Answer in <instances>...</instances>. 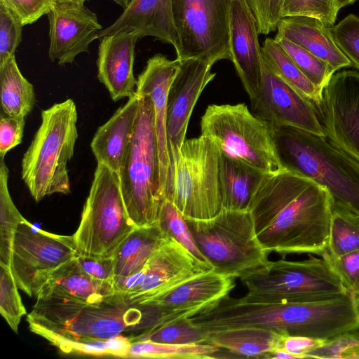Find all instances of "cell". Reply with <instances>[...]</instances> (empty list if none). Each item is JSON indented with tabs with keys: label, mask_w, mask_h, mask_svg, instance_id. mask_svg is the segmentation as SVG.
I'll return each instance as SVG.
<instances>
[{
	"label": "cell",
	"mask_w": 359,
	"mask_h": 359,
	"mask_svg": "<svg viewBox=\"0 0 359 359\" xmlns=\"http://www.w3.org/2000/svg\"><path fill=\"white\" fill-rule=\"evenodd\" d=\"M137 94L140 107L134 133L117 173L130 218L136 226H144L158 222L165 196L160 182L153 103L149 95Z\"/></svg>",
	"instance_id": "obj_5"
},
{
	"label": "cell",
	"mask_w": 359,
	"mask_h": 359,
	"mask_svg": "<svg viewBox=\"0 0 359 359\" xmlns=\"http://www.w3.org/2000/svg\"><path fill=\"white\" fill-rule=\"evenodd\" d=\"M168 237L158 223L136 226L112 257L115 278L128 277L140 271Z\"/></svg>",
	"instance_id": "obj_27"
},
{
	"label": "cell",
	"mask_w": 359,
	"mask_h": 359,
	"mask_svg": "<svg viewBox=\"0 0 359 359\" xmlns=\"http://www.w3.org/2000/svg\"><path fill=\"white\" fill-rule=\"evenodd\" d=\"M201 132L227 156L267 174L284 170L269 124L250 112L245 104L208 106L201 117Z\"/></svg>",
	"instance_id": "obj_9"
},
{
	"label": "cell",
	"mask_w": 359,
	"mask_h": 359,
	"mask_svg": "<svg viewBox=\"0 0 359 359\" xmlns=\"http://www.w3.org/2000/svg\"><path fill=\"white\" fill-rule=\"evenodd\" d=\"M339 8L341 9L343 7L349 6L355 3L357 0H336Z\"/></svg>",
	"instance_id": "obj_49"
},
{
	"label": "cell",
	"mask_w": 359,
	"mask_h": 359,
	"mask_svg": "<svg viewBox=\"0 0 359 359\" xmlns=\"http://www.w3.org/2000/svg\"><path fill=\"white\" fill-rule=\"evenodd\" d=\"M57 0H0V4L12 12L23 26L48 15Z\"/></svg>",
	"instance_id": "obj_45"
},
{
	"label": "cell",
	"mask_w": 359,
	"mask_h": 359,
	"mask_svg": "<svg viewBox=\"0 0 359 359\" xmlns=\"http://www.w3.org/2000/svg\"><path fill=\"white\" fill-rule=\"evenodd\" d=\"M284 336L262 328H234L208 332L207 344L236 357L264 358L266 354L280 348Z\"/></svg>",
	"instance_id": "obj_28"
},
{
	"label": "cell",
	"mask_w": 359,
	"mask_h": 359,
	"mask_svg": "<svg viewBox=\"0 0 359 359\" xmlns=\"http://www.w3.org/2000/svg\"><path fill=\"white\" fill-rule=\"evenodd\" d=\"M118 293L114 283L90 277L81 269L74 257L47 279L35 297L100 303Z\"/></svg>",
	"instance_id": "obj_23"
},
{
	"label": "cell",
	"mask_w": 359,
	"mask_h": 359,
	"mask_svg": "<svg viewBox=\"0 0 359 359\" xmlns=\"http://www.w3.org/2000/svg\"><path fill=\"white\" fill-rule=\"evenodd\" d=\"M157 223L167 236L178 241L199 260L210 264L198 250L184 216L167 198L161 204Z\"/></svg>",
	"instance_id": "obj_36"
},
{
	"label": "cell",
	"mask_w": 359,
	"mask_h": 359,
	"mask_svg": "<svg viewBox=\"0 0 359 359\" xmlns=\"http://www.w3.org/2000/svg\"><path fill=\"white\" fill-rule=\"evenodd\" d=\"M8 169L0 162V265L11 266L13 244L19 224L25 219L15 207L8 187Z\"/></svg>",
	"instance_id": "obj_32"
},
{
	"label": "cell",
	"mask_w": 359,
	"mask_h": 359,
	"mask_svg": "<svg viewBox=\"0 0 359 359\" xmlns=\"http://www.w3.org/2000/svg\"><path fill=\"white\" fill-rule=\"evenodd\" d=\"M140 107L136 93L95 132L90 148L97 163L118 172L134 133Z\"/></svg>",
	"instance_id": "obj_25"
},
{
	"label": "cell",
	"mask_w": 359,
	"mask_h": 359,
	"mask_svg": "<svg viewBox=\"0 0 359 359\" xmlns=\"http://www.w3.org/2000/svg\"><path fill=\"white\" fill-rule=\"evenodd\" d=\"M180 65L181 60L177 58L171 60L162 54H156L148 60L137 79L136 93L149 95L153 103L160 163V182L165 198L168 194L170 180L166 132L168 96Z\"/></svg>",
	"instance_id": "obj_19"
},
{
	"label": "cell",
	"mask_w": 359,
	"mask_h": 359,
	"mask_svg": "<svg viewBox=\"0 0 359 359\" xmlns=\"http://www.w3.org/2000/svg\"><path fill=\"white\" fill-rule=\"evenodd\" d=\"M79 0H57L48 14V56L59 65L71 64L88 53L90 43L102 30L97 15Z\"/></svg>",
	"instance_id": "obj_17"
},
{
	"label": "cell",
	"mask_w": 359,
	"mask_h": 359,
	"mask_svg": "<svg viewBox=\"0 0 359 359\" xmlns=\"http://www.w3.org/2000/svg\"><path fill=\"white\" fill-rule=\"evenodd\" d=\"M231 1L172 0L177 59H199L212 65L224 59L231 61Z\"/></svg>",
	"instance_id": "obj_11"
},
{
	"label": "cell",
	"mask_w": 359,
	"mask_h": 359,
	"mask_svg": "<svg viewBox=\"0 0 359 359\" xmlns=\"http://www.w3.org/2000/svg\"><path fill=\"white\" fill-rule=\"evenodd\" d=\"M79 1H82L86 2V1H88V0H79Z\"/></svg>",
	"instance_id": "obj_51"
},
{
	"label": "cell",
	"mask_w": 359,
	"mask_h": 359,
	"mask_svg": "<svg viewBox=\"0 0 359 359\" xmlns=\"http://www.w3.org/2000/svg\"><path fill=\"white\" fill-rule=\"evenodd\" d=\"M267 173L221 153L219 179L222 208L248 210L252 196Z\"/></svg>",
	"instance_id": "obj_26"
},
{
	"label": "cell",
	"mask_w": 359,
	"mask_h": 359,
	"mask_svg": "<svg viewBox=\"0 0 359 359\" xmlns=\"http://www.w3.org/2000/svg\"><path fill=\"white\" fill-rule=\"evenodd\" d=\"M75 258L81 269L90 277L101 281L114 283L112 257H95L76 253Z\"/></svg>",
	"instance_id": "obj_47"
},
{
	"label": "cell",
	"mask_w": 359,
	"mask_h": 359,
	"mask_svg": "<svg viewBox=\"0 0 359 359\" xmlns=\"http://www.w3.org/2000/svg\"><path fill=\"white\" fill-rule=\"evenodd\" d=\"M224 351L210 344H171L149 340L131 341L128 358L211 359Z\"/></svg>",
	"instance_id": "obj_31"
},
{
	"label": "cell",
	"mask_w": 359,
	"mask_h": 359,
	"mask_svg": "<svg viewBox=\"0 0 359 359\" xmlns=\"http://www.w3.org/2000/svg\"><path fill=\"white\" fill-rule=\"evenodd\" d=\"M257 22L259 34H268L277 29L282 18L283 0H246Z\"/></svg>",
	"instance_id": "obj_44"
},
{
	"label": "cell",
	"mask_w": 359,
	"mask_h": 359,
	"mask_svg": "<svg viewBox=\"0 0 359 359\" xmlns=\"http://www.w3.org/2000/svg\"><path fill=\"white\" fill-rule=\"evenodd\" d=\"M220 158L217 145L201 135L181 147L167 198L184 218L210 219L222 209Z\"/></svg>",
	"instance_id": "obj_10"
},
{
	"label": "cell",
	"mask_w": 359,
	"mask_h": 359,
	"mask_svg": "<svg viewBox=\"0 0 359 359\" xmlns=\"http://www.w3.org/2000/svg\"><path fill=\"white\" fill-rule=\"evenodd\" d=\"M332 36L341 52L359 70V16L351 13L330 28Z\"/></svg>",
	"instance_id": "obj_41"
},
{
	"label": "cell",
	"mask_w": 359,
	"mask_h": 359,
	"mask_svg": "<svg viewBox=\"0 0 359 359\" xmlns=\"http://www.w3.org/2000/svg\"><path fill=\"white\" fill-rule=\"evenodd\" d=\"M208 332L194 325L188 318H183L159 325H151L137 336L130 337V341L149 340L171 344H207Z\"/></svg>",
	"instance_id": "obj_34"
},
{
	"label": "cell",
	"mask_w": 359,
	"mask_h": 359,
	"mask_svg": "<svg viewBox=\"0 0 359 359\" xmlns=\"http://www.w3.org/2000/svg\"><path fill=\"white\" fill-rule=\"evenodd\" d=\"M236 278L212 269L179 285L145 306L157 312L152 325L188 318L200 313L229 295L236 287Z\"/></svg>",
	"instance_id": "obj_18"
},
{
	"label": "cell",
	"mask_w": 359,
	"mask_h": 359,
	"mask_svg": "<svg viewBox=\"0 0 359 359\" xmlns=\"http://www.w3.org/2000/svg\"><path fill=\"white\" fill-rule=\"evenodd\" d=\"M135 227L123 201L118 173L97 163L79 226L72 235L76 253L112 257Z\"/></svg>",
	"instance_id": "obj_8"
},
{
	"label": "cell",
	"mask_w": 359,
	"mask_h": 359,
	"mask_svg": "<svg viewBox=\"0 0 359 359\" xmlns=\"http://www.w3.org/2000/svg\"><path fill=\"white\" fill-rule=\"evenodd\" d=\"M76 255L73 236L43 231L25 219L15 234L11 270L18 288L36 297L47 279Z\"/></svg>",
	"instance_id": "obj_13"
},
{
	"label": "cell",
	"mask_w": 359,
	"mask_h": 359,
	"mask_svg": "<svg viewBox=\"0 0 359 359\" xmlns=\"http://www.w3.org/2000/svg\"><path fill=\"white\" fill-rule=\"evenodd\" d=\"M119 32H134L140 39L153 36L171 44L177 52L180 43L172 0H130L115 21L99 32L97 39Z\"/></svg>",
	"instance_id": "obj_22"
},
{
	"label": "cell",
	"mask_w": 359,
	"mask_h": 359,
	"mask_svg": "<svg viewBox=\"0 0 359 359\" xmlns=\"http://www.w3.org/2000/svg\"><path fill=\"white\" fill-rule=\"evenodd\" d=\"M78 114L67 99L41 111V122L22 160V179L36 202L70 193L67 163L78 138Z\"/></svg>",
	"instance_id": "obj_4"
},
{
	"label": "cell",
	"mask_w": 359,
	"mask_h": 359,
	"mask_svg": "<svg viewBox=\"0 0 359 359\" xmlns=\"http://www.w3.org/2000/svg\"><path fill=\"white\" fill-rule=\"evenodd\" d=\"M184 219L198 250L216 271L241 279L269 263L248 210L222 208L210 219Z\"/></svg>",
	"instance_id": "obj_6"
},
{
	"label": "cell",
	"mask_w": 359,
	"mask_h": 359,
	"mask_svg": "<svg viewBox=\"0 0 359 359\" xmlns=\"http://www.w3.org/2000/svg\"><path fill=\"white\" fill-rule=\"evenodd\" d=\"M0 86L1 107L7 116L25 118L32 111L34 86L20 71L15 56L0 65Z\"/></svg>",
	"instance_id": "obj_29"
},
{
	"label": "cell",
	"mask_w": 359,
	"mask_h": 359,
	"mask_svg": "<svg viewBox=\"0 0 359 359\" xmlns=\"http://www.w3.org/2000/svg\"><path fill=\"white\" fill-rule=\"evenodd\" d=\"M320 257L330 264L347 290L359 297V250L340 256L324 252Z\"/></svg>",
	"instance_id": "obj_43"
},
{
	"label": "cell",
	"mask_w": 359,
	"mask_h": 359,
	"mask_svg": "<svg viewBox=\"0 0 359 359\" xmlns=\"http://www.w3.org/2000/svg\"><path fill=\"white\" fill-rule=\"evenodd\" d=\"M0 266V313L11 328L17 333L21 318L27 314V311L11 269Z\"/></svg>",
	"instance_id": "obj_38"
},
{
	"label": "cell",
	"mask_w": 359,
	"mask_h": 359,
	"mask_svg": "<svg viewBox=\"0 0 359 359\" xmlns=\"http://www.w3.org/2000/svg\"><path fill=\"white\" fill-rule=\"evenodd\" d=\"M130 344L129 337H125L121 334L109 339H95L79 342L65 343L57 348L61 352L67 354L128 358Z\"/></svg>",
	"instance_id": "obj_37"
},
{
	"label": "cell",
	"mask_w": 359,
	"mask_h": 359,
	"mask_svg": "<svg viewBox=\"0 0 359 359\" xmlns=\"http://www.w3.org/2000/svg\"><path fill=\"white\" fill-rule=\"evenodd\" d=\"M287 39L328 63L337 72L352 67L337 45L330 28L318 19L306 16L282 18L274 39Z\"/></svg>",
	"instance_id": "obj_24"
},
{
	"label": "cell",
	"mask_w": 359,
	"mask_h": 359,
	"mask_svg": "<svg viewBox=\"0 0 359 359\" xmlns=\"http://www.w3.org/2000/svg\"><path fill=\"white\" fill-rule=\"evenodd\" d=\"M25 118L1 116L0 119V157L4 158L6 154L22 142Z\"/></svg>",
	"instance_id": "obj_46"
},
{
	"label": "cell",
	"mask_w": 359,
	"mask_h": 359,
	"mask_svg": "<svg viewBox=\"0 0 359 359\" xmlns=\"http://www.w3.org/2000/svg\"><path fill=\"white\" fill-rule=\"evenodd\" d=\"M212 64L199 59L181 60L180 69L168 92L166 132L170 165V188L174 167L185 141L189 121L201 93L214 79Z\"/></svg>",
	"instance_id": "obj_16"
},
{
	"label": "cell",
	"mask_w": 359,
	"mask_h": 359,
	"mask_svg": "<svg viewBox=\"0 0 359 359\" xmlns=\"http://www.w3.org/2000/svg\"><path fill=\"white\" fill-rule=\"evenodd\" d=\"M270 127L276 154L284 170L324 187L334 203L359 215L358 161L327 137L290 126Z\"/></svg>",
	"instance_id": "obj_3"
},
{
	"label": "cell",
	"mask_w": 359,
	"mask_h": 359,
	"mask_svg": "<svg viewBox=\"0 0 359 359\" xmlns=\"http://www.w3.org/2000/svg\"><path fill=\"white\" fill-rule=\"evenodd\" d=\"M339 10L336 0H283L281 15L313 18L331 28Z\"/></svg>",
	"instance_id": "obj_39"
},
{
	"label": "cell",
	"mask_w": 359,
	"mask_h": 359,
	"mask_svg": "<svg viewBox=\"0 0 359 359\" xmlns=\"http://www.w3.org/2000/svg\"><path fill=\"white\" fill-rule=\"evenodd\" d=\"M325 341L303 336L285 335L281 341L280 348L295 355L298 358H307L310 352L320 347Z\"/></svg>",
	"instance_id": "obj_48"
},
{
	"label": "cell",
	"mask_w": 359,
	"mask_h": 359,
	"mask_svg": "<svg viewBox=\"0 0 359 359\" xmlns=\"http://www.w3.org/2000/svg\"><path fill=\"white\" fill-rule=\"evenodd\" d=\"M145 306L130 304L118 293L100 303L36 299L27 314L31 332L55 347L72 342L109 339L140 327Z\"/></svg>",
	"instance_id": "obj_2"
},
{
	"label": "cell",
	"mask_w": 359,
	"mask_h": 359,
	"mask_svg": "<svg viewBox=\"0 0 359 359\" xmlns=\"http://www.w3.org/2000/svg\"><path fill=\"white\" fill-rule=\"evenodd\" d=\"M231 61L250 99L260 85L263 59L255 15L246 0H231L230 7Z\"/></svg>",
	"instance_id": "obj_20"
},
{
	"label": "cell",
	"mask_w": 359,
	"mask_h": 359,
	"mask_svg": "<svg viewBox=\"0 0 359 359\" xmlns=\"http://www.w3.org/2000/svg\"><path fill=\"white\" fill-rule=\"evenodd\" d=\"M359 250V215L333 204L326 252L340 256Z\"/></svg>",
	"instance_id": "obj_33"
},
{
	"label": "cell",
	"mask_w": 359,
	"mask_h": 359,
	"mask_svg": "<svg viewBox=\"0 0 359 359\" xmlns=\"http://www.w3.org/2000/svg\"><path fill=\"white\" fill-rule=\"evenodd\" d=\"M275 41L322 94L323 88L337 71L326 62L287 39Z\"/></svg>",
	"instance_id": "obj_35"
},
{
	"label": "cell",
	"mask_w": 359,
	"mask_h": 359,
	"mask_svg": "<svg viewBox=\"0 0 359 359\" xmlns=\"http://www.w3.org/2000/svg\"><path fill=\"white\" fill-rule=\"evenodd\" d=\"M333 203L324 187L282 170L266 175L252 196L248 210L264 250L285 256L303 250L319 239Z\"/></svg>",
	"instance_id": "obj_1"
},
{
	"label": "cell",
	"mask_w": 359,
	"mask_h": 359,
	"mask_svg": "<svg viewBox=\"0 0 359 359\" xmlns=\"http://www.w3.org/2000/svg\"><path fill=\"white\" fill-rule=\"evenodd\" d=\"M262 55L264 63L271 72L310 100L314 107L319 104L322 94L274 39H265Z\"/></svg>",
	"instance_id": "obj_30"
},
{
	"label": "cell",
	"mask_w": 359,
	"mask_h": 359,
	"mask_svg": "<svg viewBox=\"0 0 359 359\" xmlns=\"http://www.w3.org/2000/svg\"><path fill=\"white\" fill-rule=\"evenodd\" d=\"M250 100L252 114L270 126H290L326 137L313 104L264 63L259 88Z\"/></svg>",
	"instance_id": "obj_15"
},
{
	"label": "cell",
	"mask_w": 359,
	"mask_h": 359,
	"mask_svg": "<svg viewBox=\"0 0 359 359\" xmlns=\"http://www.w3.org/2000/svg\"><path fill=\"white\" fill-rule=\"evenodd\" d=\"M139 39L134 32L115 33L100 39L97 77L114 102L136 94L133 65Z\"/></svg>",
	"instance_id": "obj_21"
},
{
	"label": "cell",
	"mask_w": 359,
	"mask_h": 359,
	"mask_svg": "<svg viewBox=\"0 0 359 359\" xmlns=\"http://www.w3.org/2000/svg\"><path fill=\"white\" fill-rule=\"evenodd\" d=\"M116 4H117L118 6L122 7L123 9L127 7L128 4L130 3V0H112Z\"/></svg>",
	"instance_id": "obj_50"
},
{
	"label": "cell",
	"mask_w": 359,
	"mask_h": 359,
	"mask_svg": "<svg viewBox=\"0 0 359 359\" xmlns=\"http://www.w3.org/2000/svg\"><path fill=\"white\" fill-rule=\"evenodd\" d=\"M23 27L12 12L0 4V65L15 56L22 41Z\"/></svg>",
	"instance_id": "obj_42"
},
{
	"label": "cell",
	"mask_w": 359,
	"mask_h": 359,
	"mask_svg": "<svg viewBox=\"0 0 359 359\" xmlns=\"http://www.w3.org/2000/svg\"><path fill=\"white\" fill-rule=\"evenodd\" d=\"M245 300L300 302L325 299L349 292L341 278L322 257L302 261H269L263 269L240 279Z\"/></svg>",
	"instance_id": "obj_7"
},
{
	"label": "cell",
	"mask_w": 359,
	"mask_h": 359,
	"mask_svg": "<svg viewBox=\"0 0 359 359\" xmlns=\"http://www.w3.org/2000/svg\"><path fill=\"white\" fill-rule=\"evenodd\" d=\"M307 358L359 359V328L327 339L310 352Z\"/></svg>",
	"instance_id": "obj_40"
},
{
	"label": "cell",
	"mask_w": 359,
	"mask_h": 359,
	"mask_svg": "<svg viewBox=\"0 0 359 359\" xmlns=\"http://www.w3.org/2000/svg\"><path fill=\"white\" fill-rule=\"evenodd\" d=\"M213 266L202 262L171 237L154 252L144 266L126 278H116L118 292L130 304L145 306L191 278Z\"/></svg>",
	"instance_id": "obj_12"
},
{
	"label": "cell",
	"mask_w": 359,
	"mask_h": 359,
	"mask_svg": "<svg viewBox=\"0 0 359 359\" xmlns=\"http://www.w3.org/2000/svg\"><path fill=\"white\" fill-rule=\"evenodd\" d=\"M315 109L326 137L359 163V72H336Z\"/></svg>",
	"instance_id": "obj_14"
}]
</instances>
